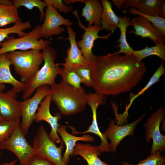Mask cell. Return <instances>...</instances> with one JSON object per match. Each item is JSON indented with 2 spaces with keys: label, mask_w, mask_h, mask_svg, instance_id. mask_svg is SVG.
Masks as SVG:
<instances>
[{
  "label": "cell",
  "mask_w": 165,
  "mask_h": 165,
  "mask_svg": "<svg viewBox=\"0 0 165 165\" xmlns=\"http://www.w3.org/2000/svg\"><path fill=\"white\" fill-rule=\"evenodd\" d=\"M41 25H36L34 28L24 36L15 38L9 37L0 43V54L15 51L31 50H40L49 46L50 42L40 39L42 38L39 33Z\"/></svg>",
  "instance_id": "6"
},
{
  "label": "cell",
  "mask_w": 165,
  "mask_h": 165,
  "mask_svg": "<svg viewBox=\"0 0 165 165\" xmlns=\"http://www.w3.org/2000/svg\"><path fill=\"white\" fill-rule=\"evenodd\" d=\"M103 12L101 17V27L103 29L113 32L118 28V16L112 9V4L108 0H101Z\"/></svg>",
  "instance_id": "23"
},
{
  "label": "cell",
  "mask_w": 165,
  "mask_h": 165,
  "mask_svg": "<svg viewBox=\"0 0 165 165\" xmlns=\"http://www.w3.org/2000/svg\"><path fill=\"white\" fill-rule=\"evenodd\" d=\"M161 123L162 124V130L165 131V118L163 119Z\"/></svg>",
  "instance_id": "42"
},
{
  "label": "cell",
  "mask_w": 165,
  "mask_h": 165,
  "mask_svg": "<svg viewBox=\"0 0 165 165\" xmlns=\"http://www.w3.org/2000/svg\"><path fill=\"white\" fill-rule=\"evenodd\" d=\"M5 119L2 116L0 113V122L3 120Z\"/></svg>",
  "instance_id": "43"
},
{
  "label": "cell",
  "mask_w": 165,
  "mask_h": 165,
  "mask_svg": "<svg viewBox=\"0 0 165 165\" xmlns=\"http://www.w3.org/2000/svg\"><path fill=\"white\" fill-rule=\"evenodd\" d=\"M91 87L104 95L128 92L142 80L147 71L145 63L133 54L108 53L95 56L91 63Z\"/></svg>",
  "instance_id": "1"
},
{
  "label": "cell",
  "mask_w": 165,
  "mask_h": 165,
  "mask_svg": "<svg viewBox=\"0 0 165 165\" xmlns=\"http://www.w3.org/2000/svg\"><path fill=\"white\" fill-rule=\"evenodd\" d=\"M57 147L50 138L45 127L42 125L39 127L32 145L35 155L51 161L56 165H66L64 162L62 152L64 147L61 141Z\"/></svg>",
  "instance_id": "5"
},
{
  "label": "cell",
  "mask_w": 165,
  "mask_h": 165,
  "mask_svg": "<svg viewBox=\"0 0 165 165\" xmlns=\"http://www.w3.org/2000/svg\"><path fill=\"white\" fill-rule=\"evenodd\" d=\"M128 8L145 15L165 17V0H126L123 10Z\"/></svg>",
  "instance_id": "17"
},
{
  "label": "cell",
  "mask_w": 165,
  "mask_h": 165,
  "mask_svg": "<svg viewBox=\"0 0 165 165\" xmlns=\"http://www.w3.org/2000/svg\"><path fill=\"white\" fill-rule=\"evenodd\" d=\"M20 119H4L0 122V145L10 137L17 124L20 123Z\"/></svg>",
  "instance_id": "31"
},
{
  "label": "cell",
  "mask_w": 165,
  "mask_h": 165,
  "mask_svg": "<svg viewBox=\"0 0 165 165\" xmlns=\"http://www.w3.org/2000/svg\"><path fill=\"white\" fill-rule=\"evenodd\" d=\"M165 115L163 108L160 107L151 114L144 124L146 142H149L151 139L153 140L150 150L151 155L155 154L158 151L161 152H165V135H162L160 130V124L165 118Z\"/></svg>",
  "instance_id": "9"
},
{
  "label": "cell",
  "mask_w": 165,
  "mask_h": 165,
  "mask_svg": "<svg viewBox=\"0 0 165 165\" xmlns=\"http://www.w3.org/2000/svg\"><path fill=\"white\" fill-rule=\"evenodd\" d=\"M17 94L11 89L6 92H0V113L5 119L20 118V101L16 100Z\"/></svg>",
  "instance_id": "16"
},
{
  "label": "cell",
  "mask_w": 165,
  "mask_h": 165,
  "mask_svg": "<svg viewBox=\"0 0 165 165\" xmlns=\"http://www.w3.org/2000/svg\"><path fill=\"white\" fill-rule=\"evenodd\" d=\"M2 150L0 146V156L2 155V152H1V150Z\"/></svg>",
  "instance_id": "44"
},
{
  "label": "cell",
  "mask_w": 165,
  "mask_h": 165,
  "mask_svg": "<svg viewBox=\"0 0 165 165\" xmlns=\"http://www.w3.org/2000/svg\"><path fill=\"white\" fill-rule=\"evenodd\" d=\"M101 154L96 146L87 143H76L71 156L80 155L86 161L88 165H110L98 157Z\"/></svg>",
  "instance_id": "21"
},
{
  "label": "cell",
  "mask_w": 165,
  "mask_h": 165,
  "mask_svg": "<svg viewBox=\"0 0 165 165\" xmlns=\"http://www.w3.org/2000/svg\"><path fill=\"white\" fill-rule=\"evenodd\" d=\"M29 165H56L44 158L34 155L31 159Z\"/></svg>",
  "instance_id": "36"
},
{
  "label": "cell",
  "mask_w": 165,
  "mask_h": 165,
  "mask_svg": "<svg viewBox=\"0 0 165 165\" xmlns=\"http://www.w3.org/2000/svg\"><path fill=\"white\" fill-rule=\"evenodd\" d=\"M61 68L59 74L61 77L62 81L68 85L78 89L83 93H86L81 86L82 81L75 68L64 64L63 63H59Z\"/></svg>",
  "instance_id": "25"
},
{
  "label": "cell",
  "mask_w": 165,
  "mask_h": 165,
  "mask_svg": "<svg viewBox=\"0 0 165 165\" xmlns=\"http://www.w3.org/2000/svg\"><path fill=\"white\" fill-rule=\"evenodd\" d=\"M72 13L78 20V25L81 28L85 31L82 36V39L76 42L77 45L78 47L80 48L84 58L88 62L91 63L95 56L93 53L92 49L95 40L98 38L107 39L111 36L113 32H111L103 36H99V32L104 30L101 27L94 25L90 27L86 28L82 24L79 19L78 10H74Z\"/></svg>",
  "instance_id": "12"
},
{
  "label": "cell",
  "mask_w": 165,
  "mask_h": 165,
  "mask_svg": "<svg viewBox=\"0 0 165 165\" xmlns=\"http://www.w3.org/2000/svg\"><path fill=\"white\" fill-rule=\"evenodd\" d=\"M50 94L46 96L40 103V106L37 109L35 118L34 121L39 123L42 121L47 122L51 127V130L49 136L54 142L60 143L62 139L59 137L57 132L59 123V120L61 119V114L60 112L56 113L53 116L50 112L51 103Z\"/></svg>",
  "instance_id": "14"
},
{
  "label": "cell",
  "mask_w": 165,
  "mask_h": 165,
  "mask_svg": "<svg viewBox=\"0 0 165 165\" xmlns=\"http://www.w3.org/2000/svg\"><path fill=\"white\" fill-rule=\"evenodd\" d=\"M146 113L141 115L135 121L129 124L118 125L115 124V120L110 119L108 128L103 134L107 139L111 141L109 144L111 152L115 153L116 148L121 141L128 135H134V130L136 126L143 119Z\"/></svg>",
  "instance_id": "13"
},
{
  "label": "cell",
  "mask_w": 165,
  "mask_h": 165,
  "mask_svg": "<svg viewBox=\"0 0 165 165\" xmlns=\"http://www.w3.org/2000/svg\"><path fill=\"white\" fill-rule=\"evenodd\" d=\"M155 46L148 47L146 46L145 48L140 50H134L132 54L139 61L147 57L156 55L163 62L165 61V45L164 43L156 44Z\"/></svg>",
  "instance_id": "29"
},
{
  "label": "cell",
  "mask_w": 165,
  "mask_h": 165,
  "mask_svg": "<svg viewBox=\"0 0 165 165\" xmlns=\"http://www.w3.org/2000/svg\"><path fill=\"white\" fill-rule=\"evenodd\" d=\"M44 20L41 25L39 33L42 37L48 38L59 35L65 31L60 26H71L73 23L68 19L62 16L52 5L47 3Z\"/></svg>",
  "instance_id": "11"
},
{
  "label": "cell",
  "mask_w": 165,
  "mask_h": 165,
  "mask_svg": "<svg viewBox=\"0 0 165 165\" xmlns=\"http://www.w3.org/2000/svg\"><path fill=\"white\" fill-rule=\"evenodd\" d=\"M50 93V86L43 85L36 89L32 97L20 101L22 121L20 125L25 136L28 134L30 127L34 121L39 105Z\"/></svg>",
  "instance_id": "8"
},
{
  "label": "cell",
  "mask_w": 165,
  "mask_h": 165,
  "mask_svg": "<svg viewBox=\"0 0 165 165\" xmlns=\"http://www.w3.org/2000/svg\"><path fill=\"white\" fill-rule=\"evenodd\" d=\"M17 161V160H15L9 162L0 164V165H15Z\"/></svg>",
  "instance_id": "40"
},
{
  "label": "cell",
  "mask_w": 165,
  "mask_h": 165,
  "mask_svg": "<svg viewBox=\"0 0 165 165\" xmlns=\"http://www.w3.org/2000/svg\"><path fill=\"white\" fill-rule=\"evenodd\" d=\"M127 10H123V13H124V16L122 17L119 16V23L118 27L119 28L120 31V35L119 38L117 42L119 43V50L114 53L116 54H119L123 53L127 55H132L134 50L130 46L128 43L126 39V33L127 27L130 20L129 17L127 16L126 13Z\"/></svg>",
  "instance_id": "24"
},
{
  "label": "cell",
  "mask_w": 165,
  "mask_h": 165,
  "mask_svg": "<svg viewBox=\"0 0 165 165\" xmlns=\"http://www.w3.org/2000/svg\"><path fill=\"white\" fill-rule=\"evenodd\" d=\"M89 97L87 104L90 107L92 112V121L91 124L87 130L83 132H79L75 130L72 127H70L72 130V133L77 134L82 133H92L100 137L101 140V144L96 146L99 152L101 153L103 152H111L109 144L107 139L105 137L103 134L100 131L99 128L97 118V110L100 105L104 104L106 102L105 96L96 93L89 92Z\"/></svg>",
  "instance_id": "10"
},
{
  "label": "cell",
  "mask_w": 165,
  "mask_h": 165,
  "mask_svg": "<svg viewBox=\"0 0 165 165\" xmlns=\"http://www.w3.org/2000/svg\"><path fill=\"white\" fill-rule=\"evenodd\" d=\"M5 89V86L4 84H0V92H3Z\"/></svg>",
  "instance_id": "41"
},
{
  "label": "cell",
  "mask_w": 165,
  "mask_h": 165,
  "mask_svg": "<svg viewBox=\"0 0 165 165\" xmlns=\"http://www.w3.org/2000/svg\"><path fill=\"white\" fill-rule=\"evenodd\" d=\"M84 1L85 0H64L63 1V2L65 5L67 6L78 2L84 3Z\"/></svg>",
  "instance_id": "38"
},
{
  "label": "cell",
  "mask_w": 165,
  "mask_h": 165,
  "mask_svg": "<svg viewBox=\"0 0 165 165\" xmlns=\"http://www.w3.org/2000/svg\"><path fill=\"white\" fill-rule=\"evenodd\" d=\"M12 65L8 53L0 54V84H10L11 89L17 94L23 91L25 84L16 79L11 74L10 66Z\"/></svg>",
  "instance_id": "20"
},
{
  "label": "cell",
  "mask_w": 165,
  "mask_h": 165,
  "mask_svg": "<svg viewBox=\"0 0 165 165\" xmlns=\"http://www.w3.org/2000/svg\"><path fill=\"white\" fill-rule=\"evenodd\" d=\"M51 100L57 106L60 113L68 116L83 111L88 99L83 93L61 80L50 86Z\"/></svg>",
  "instance_id": "2"
},
{
  "label": "cell",
  "mask_w": 165,
  "mask_h": 165,
  "mask_svg": "<svg viewBox=\"0 0 165 165\" xmlns=\"http://www.w3.org/2000/svg\"><path fill=\"white\" fill-rule=\"evenodd\" d=\"M44 64L41 68L33 77L25 81L23 91V100L31 97L38 87L44 85L50 86L56 83L55 78L59 74L61 67L59 63H55L57 54L56 50L48 46L41 52Z\"/></svg>",
  "instance_id": "3"
},
{
  "label": "cell",
  "mask_w": 165,
  "mask_h": 165,
  "mask_svg": "<svg viewBox=\"0 0 165 165\" xmlns=\"http://www.w3.org/2000/svg\"><path fill=\"white\" fill-rule=\"evenodd\" d=\"M127 10L129 13L132 15H138L141 16L145 18L150 22L152 23V25L157 28L165 37V18L158 16H150L143 14L139 13L135 9L129 8Z\"/></svg>",
  "instance_id": "32"
},
{
  "label": "cell",
  "mask_w": 165,
  "mask_h": 165,
  "mask_svg": "<svg viewBox=\"0 0 165 165\" xmlns=\"http://www.w3.org/2000/svg\"><path fill=\"white\" fill-rule=\"evenodd\" d=\"M0 4L5 5H13V1L8 0H0Z\"/></svg>",
  "instance_id": "39"
},
{
  "label": "cell",
  "mask_w": 165,
  "mask_h": 165,
  "mask_svg": "<svg viewBox=\"0 0 165 165\" xmlns=\"http://www.w3.org/2000/svg\"><path fill=\"white\" fill-rule=\"evenodd\" d=\"M17 9L14 4L5 5L0 4V28L15 24L21 19Z\"/></svg>",
  "instance_id": "27"
},
{
  "label": "cell",
  "mask_w": 165,
  "mask_h": 165,
  "mask_svg": "<svg viewBox=\"0 0 165 165\" xmlns=\"http://www.w3.org/2000/svg\"><path fill=\"white\" fill-rule=\"evenodd\" d=\"M67 126L59 124L57 129V133L61 137L66 146L65 151L62 156L64 163L67 165L69 160V157L72 155L76 142L81 141L87 142H93L94 139L90 134H84L82 136L76 137L68 133L66 130Z\"/></svg>",
  "instance_id": "19"
},
{
  "label": "cell",
  "mask_w": 165,
  "mask_h": 165,
  "mask_svg": "<svg viewBox=\"0 0 165 165\" xmlns=\"http://www.w3.org/2000/svg\"><path fill=\"white\" fill-rule=\"evenodd\" d=\"M8 55L23 83L35 74L43 61L42 53L38 50L13 51L8 53Z\"/></svg>",
  "instance_id": "4"
},
{
  "label": "cell",
  "mask_w": 165,
  "mask_h": 165,
  "mask_svg": "<svg viewBox=\"0 0 165 165\" xmlns=\"http://www.w3.org/2000/svg\"><path fill=\"white\" fill-rule=\"evenodd\" d=\"M85 6L82 10V16L88 22L87 28L94 25L101 27V17L103 12L101 3L98 0H85Z\"/></svg>",
  "instance_id": "22"
},
{
  "label": "cell",
  "mask_w": 165,
  "mask_h": 165,
  "mask_svg": "<svg viewBox=\"0 0 165 165\" xmlns=\"http://www.w3.org/2000/svg\"><path fill=\"white\" fill-rule=\"evenodd\" d=\"M122 163L123 165H165V156L158 151L155 154L148 155L146 159L140 161L137 164H130L127 162Z\"/></svg>",
  "instance_id": "33"
},
{
  "label": "cell",
  "mask_w": 165,
  "mask_h": 165,
  "mask_svg": "<svg viewBox=\"0 0 165 165\" xmlns=\"http://www.w3.org/2000/svg\"><path fill=\"white\" fill-rule=\"evenodd\" d=\"M19 123L10 137L0 145L2 150L6 149L13 153L17 157L20 165H29L35 155L32 147L27 141Z\"/></svg>",
  "instance_id": "7"
},
{
  "label": "cell",
  "mask_w": 165,
  "mask_h": 165,
  "mask_svg": "<svg viewBox=\"0 0 165 165\" xmlns=\"http://www.w3.org/2000/svg\"><path fill=\"white\" fill-rule=\"evenodd\" d=\"M13 4L17 8L24 6L28 9L31 10L34 7L38 8L40 12V20L42 21L44 19L45 13L44 9L47 3L44 1L40 0H13Z\"/></svg>",
  "instance_id": "30"
},
{
  "label": "cell",
  "mask_w": 165,
  "mask_h": 165,
  "mask_svg": "<svg viewBox=\"0 0 165 165\" xmlns=\"http://www.w3.org/2000/svg\"><path fill=\"white\" fill-rule=\"evenodd\" d=\"M30 21L23 22L21 19L10 27L6 28H0V43L5 39L9 38V35L11 34H16L19 37L25 35L27 33L24 31L32 28Z\"/></svg>",
  "instance_id": "28"
},
{
  "label": "cell",
  "mask_w": 165,
  "mask_h": 165,
  "mask_svg": "<svg viewBox=\"0 0 165 165\" xmlns=\"http://www.w3.org/2000/svg\"><path fill=\"white\" fill-rule=\"evenodd\" d=\"M112 2L119 10H121L123 8L126 0H112Z\"/></svg>",
  "instance_id": "37"
},
{
  "label": "cell",
  "mask_w": 165,
  "mask_h": 165,
  "mask_svg": "<svg viewBox=\"0 0 165 165\" xmlns=\"http://www.w3.org/2000/svg\"><path fill=\"white\" fill-rule=\"evenodd\" d=\"M47 3L52 5L57 10L61 13L67 14L72 9L71 6L65 5L61 0H44Z\"/></svg>",
  "instance_id": "35"
},
{
  "label": "cell",
  "mask_w": 165,
  "mask_h": 165,
  "mask_svg": "<svg viewBox=\"0 0 165 165\" xmlns=\"http://www.w3.org/2000/svg\"><path fill=\"white\" fill-rule=\"evenodd\" d=\"M165 68L163 66V62L162 61L160 65L156 71L151 77L149 81L146 85L137 94H135L133 93L130 94V103L126 107L125 111L122 115L124 117H127L128 111L130 107L134 100L139 96L143 94L151 86L160 80V77L163 75H165Z\"/></svg>",
  "instance_id": "26"
},
{
  "label": "cell",
  "mask_w": 165,
  "mask_h": 165,
  "mask_svg": "<svg viewBox=\"0 0 165 165\" xmlns=\"http://www.w3.org/2000/svg\"><path fill=\"white\" fill-rule=\"evenodd\" d=\"M81 79L82 83L88 87H91L92 65L89 66H79L74 68Z\"/></svg>",
  "instance_id": "34"
},
{
  "label": "cell",
  "mask_w": 165,
  "mask_h": 165,
  "mask_svg": "<svg viewBox=\"0 0 165 165\" xmlns=\"http://www.w3.org/2000/svg\"><path fill=\"white\" fill-rule=\"evenodd\" d=\"M134 29L130 32L142 38H148L155 44L164 43L165 37L151 22L143 16L139 15L133 18L128 24Z\"/></svg>",
  "instance_id": "15"
},
{
  "label": "cell",
  "mask_w": 165,
  "mask_h": 165,
  "mask_svg": "<svg viewBox=\"0 0 165 165\" xmlns=\"http://www.w3.org/2000/svg\"><path fill=\"white\" fill-rule=\"evenodd\" d=\"M66 30L68 37L64 38L69 40L70 47L67 50V56L64 59L65 63L63 64L74 68L91 65L92 64L88 62L84 58L77 45L75 39L76 32L74 31L70 26L67 27Z\"/></svg>",
  "instance_id": "18"
}]
</instances>
